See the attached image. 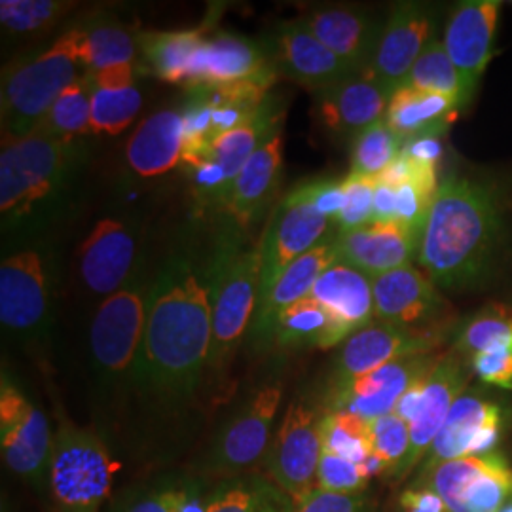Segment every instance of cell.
<instances>
[{
	"label": "cell",
	"instance_id": "obj_2",
	"mask_svg": "<svg viewBox=\"0 0 512 512\" xmlns=\"http://www.w3.org/2000/svg\"><path fill=\"white\" fill-rule=\"evenodd\" d=\"M499 241L494 192L467 177H446L421 226L418 260L437 287L463 289L492 270Z\"/></svg>",
	"mask_w": 512,
	"mask_h": 512
},
{
	"label": "cell",
	"instance_id": "obj_14",
	"mask_svg": "<svg viewBox=\"0 0 512 512\" xmlns=\"http://www.w3.org/2000/svg\"><path fill=\"white\" fill-rule=\"evenodd\" d=\"M433 29L435 19L425 6L416 2L397 4L384 25L370 65L361 76L389 93L397 92L433 40Z\"/></svg>",
	"mask_w": 512,
	"mask_h": 512
},
{
	"label": "cell",
	"instance_id": "obj_37",
	"mask_svg": "<svg viewBox=\"0 0 512 512\" xmlns=\"http://www.w3.org/2000/svg\"><path fill=\"white\" fill-rule=\"evenodd\" d=\"M404 86L421 92L440 93L452 97L461 107L471 99L456 65L452 63L450 55L446 54L442 40L437 38H433L427 44L420 59L414 63Z\"/></svg>",
	"mask_w": 512,
	"mask_h": 512
},
{
	"label": "cell",
	"instance_id": "obj_29",
	"mask_svg": "<svg viewBox=\"0 0 512 512\" xmlns=\"http://www.w3.org/2000/svg\"><path fill=\"white\" fill-rule=\"evenodd\" d=\"M310 296L321 302L349 334L365 329L376 317L372 279L340 260L317 279Z\"/></svg>",
	"mask_w": 512,
	"mask_h": 512
},
{
	"label": "cell",
	"instance_id": "obj_8",
	"mask_svg": "<svg viewBox=\"0 0 512 512\" xmlns=\"http://www.w3.org/2000/svg\"><path fill=\"white\" fill-rule=\"evenodd\" d=\"M321 418L308 404L293 401L266 454L268 478L300 505L317 490V469L323 454Z\"/></svg>",
	"mask_w": 512,
	"mask_h": 512
},
{
	"label": "cell",
	"instance_id": "obj_47",
	"mask_svg": "<svg viewBox=\"0 0 512 512\" xmlns=\"http://www.w3.org/2000/svg\"><path fill=\"white\" fill-rule=\"evenodd\" d=\"M473 370L484 384L512 391V344L476 353Z\"/></svg>",
	"mask_w": 512,
	"mask_h": 512
},
{
	"label": "cell",
	"instance_id": "obj_48",
	"mask_svg": "<svg viewBox=\"0 0 512 512\" xmlns=\"http://www.w3.org/2000/svg\"><path fill=\"white\" fill-rule=\"evenodd\" d=\"M306 202L313 205L323 217L336 222L344 205H346V194L342 183L336 181H310V183L300 184L296 188Z\"/></svg>",
	"mask_w": 512,
	"mask_h": 512
},
{
	"label": "cell",
	"instance_id": "obj_13",
	"mask_svg": "<svg viewBox=\"0 0 512 512\" xmlns=\"http://www.w3.org/2000/svg\"><path fill=\"white\" fill-rule=\"evenodd\" d=\"M281 395V384L262 385L222 427L213 448V469L217 473H243L268 454Z\"/></svg>",
	"mask_w": 512,
	"mask_h": 512
},
{
	"label": "cell",
	"instance_id": "obj_33",
	"mask_svg": "<svg viewBox=\"0 0 512 512\" xmlns=\"http://www.w3.org/2000/svg\"><path fill=\"white\" fill-rule=\"evenodd\" d=\"M279 118H281L279 110L275 109L274 103L268 97L266 103L256 110L255 114H251L243 124H239L238 128L222 133L209 143L205 154L211 160H215L224 173L226 198L236 183L243 165L249 162V158L258 148L262 147L266 141H270L275 133H279V126H277Z\"/></svg>",
	"mask_w": 512,
	"mask_h": 512
},
{
	"label": "cell",
	"instance_id": "obj_41",
	"mask_svg": "<svg viewBox=\"0 0 512 512\" xmlns=\"http://www.w3.org/2000/svg\"><path fill=\"white\" fill-rule=\"evenodd\" d=\"M141 107H143V95L137 86L92 88L90 133L93 135L122 133L137 118Z\"/></svg>",
	"mask_w": 512,
	"mask_h": 512
},
{
	"label": "cell",
	"instance_id": "obj_19",
	"mask_svg": "<svg viewBox=\"0 0 512 512\" xmlns=\"http://www.w3.org/2000/svg\"><path fill=\"white\" fill-rule=\"evenodd\" d=\"M418 241L420 236L397 220H372L348 234H338L336 249L340 262L374 279L412 266L418 256Z\"/></svg>",
	"mask_w": 512,
	"mask_h": 512
},
{
	"label": "cell",
	"instance_id": "obj_27",
	"mask_svg": "<svg viewBox=\"0 0 512 512\" xmlns=\"http://www.w3.org/2000/svg\"><path fill=\"white\" fill-rule=\"evenodd\" d=\"M338 262L336 239H325L310 253L300 256L275 281L274 287L262 296L256 304L253 334L260 340H266L275 319L291 308L302 298H308L317 279L329 270L332 264Z\"/></svg>",
	"mask_w": 512,
	"mask_h": 512
},
{
	"label": "cell",
	"instance_id": "obj_30",
	"mask_svg": "<svg viewBox=\"0 0 512 512\" xmlns=\"http://www.w3.org/2000/svg\"><path fill=\"white\" fill-rule=\"evenodd\" d=\"M494 421H503V410L499 404L484 399L476 391L463 393L452 406L437 439L433 440L427 452L425 471L429 473L440 463L452 459L467 458L476 435Z\"/></svg>",
	"mask_w": 512,
	"mask_h": 512
},
{
	"label": "cell",
	"instance_id": "obj_11",
	"mask_svg": "<svg viewBox=\"0 0 512 512\" xmlns=\"http://www.w3.org/2000/svg\"><path fill=\"white\" fill-rule=\"evenodd\" d=\"M330 222L296 188L283 198L258 247L262 256L258 300L266 296L294 260L325 241Z\"/></svg>",
	"mask_w": 512,
	"mask_h": 512
},
{
	"label": "cell",
	"instance_id": "obj_54",
	"mask_svg": "<svg viewBox=\"0 0 512 512\" xmlns=\"http://www.w3.org/2000/svg\"><path fill=\"white\" fill-rule=\"evenodd\" d=\"M374 220H380V222L397 220V188L395 186L376 181Z\"/></svg>",
	"mask_w": 512,
	"mask_h": 512
},
{
	"label": "cell",
	"instance_id": "obj_55",
	"mask_svg": "<svg viewBox=\"0 0 512 512\" xmlns=\"http://www.w3.org/2000/svg\"><path fill=\"white\" fill-rule=\"evenodd\" d=\"M431 372H433V370H431ZM431 372H429V374H431ZM429 374H427L425 378L418 380L416 384L412 385V387L404 393L403 397H401V401L397 403L395 410H393V414H397V416H399L401 420L406 421L408 425H410L412 421L416 420V416H418L421 397H423V389H425V382H427Z\"/></svg>",
	"mask_w": 512,
	"mask_h": 512
},
{
	"label": "cell",
	"instance_id": "obj_39",
	"mask_svg": "<svg viewBox=\"0 0 512 512\" xmlns=\"http://www.w3.org/2000/svg\"><path fill=\"white\" fill-rule=\"evenodd\" d=\"M403 145V141L389 129L385 120L376 122L353 139L349 175L376 181L397 160Z\"/></svg>",
	"mask_w": 512,
	"mask_h": 512
},
{
	"label": "cell",
	"instance_id": "obj_38",
	"mask_svg": "<svg viewBox=\"0 0 512 512\" xmlns=\"http://www.w3.org/2000/svg\"><path fill=\"white\" fill-rule=\"evenodd\" d=\"M92 122V86L88 73L82 74L74 84L57 97L54 107L46 114L37 129L59 137L76 141L90 133Z\"/></svg>",
	"mask_w": 512,
	"mask_h": 512
},
{
	"label": "cell",
	"instance_id": "obj_49",
	"mask_svg": "<svg viewBox=\"0 0 512 512\" xmlns=\"http://www.w3.org/2000/svg\"><path fill=\"white\" fill-rule=\"evenodd\" d=\"M294 512H365L363 494H334L325 490H313Z\"/></svg>",
	"mask_w": 512,
	"mask_h": 512
},
{
	"label": "cell",
	"instance_id": "obj_15",
	"mask_svg": "<svg viewBox=\"0 0 512 512\" xmlns=\"http://www.w3.org/2000/svg\"><path fill=\"white\" fill-rule=\"evenodd\" d=\"M439 359V355L433 353L404 357L365 376L336 384L330 410L349 412L366 421L387 416L395 410L404 393L437 366Z\"/></svg>",
	"mask_w": 512,
	"mask_h": 512
},
{
	"label": "cell",
	"instance_id": "obj_25",
	"mask_svg": "<svg viewBox=\"0 0 512 512\" xmlns=\"http://www.w3.org/2000/svg\"><path fill=\"white\" fill-rule=\"evenodd\" d=\"M275 73L264 50L247 38L220 33L207 38L194 57L188 90Z\"/></svg>",
	"mask_w": 512,
	"mask_h": 512
},
{
	"label": "cell",
	"instance_id": "obj_4",
	"mask_svg": "<svg viewBox=\"0 0 512 512\" xmlns=\"http://www.w3.org/2000/svg\"><path fill=\"white\" fill-rule=\"evenodd\" d=\"M78 152L74 141L52 137L37 129L0 154V211L4 222L35 215L69 183Z\"/></svg>",
	"mask_w": 512,
	"mask_h": 512
},
{
	"label": "cell",
	"instance_id": "obj_16",
	"mask_svg": "<svg viewBox=\"0 0 512 512\" xmlns=\"http://www.w3.org/2000/svg\"><path fill=\"white\" fill-rule=\"evenodd\" d=\"M374 313L380 323L439 332L442 319L450 313L448 302L440 296L429 275L414 266H404L372 279Z\"/></svg>",
	"mask_w": 512,
	"mask_h": 512
},
{
	"label": "cell",
	"instance_id": "obj_45",
	"mask_svg": "<svg viewBox=\"0 0 512 512\" xmlns=\"http://www.w3.org/2000/svg\"><path fill=\"white\" fill-rule=\"evenodd\" d=\"M368 476L359 463L323 452L317 469V490L334 494H361L368 484Z\"/></svg>",
	"mask_w": 512,
	"mask_h": 512
},
{
	"label": "cell",
	"instance_id": "obj_44",
	"mask_svg": "<svg viewBox=\"0 0 512 512\" xmlns=\"http://www.w3.org/2000/svg\"><path fill=\"white\" fill-rule=\"evenodd\" d=\"M370 442L372 454L384 461L387 473L399 475L410 450V425L391 412L370 421Z\"/></svg>",
	"mask_w": 512,
	"mask_h": 512
},
{
	"label": "cell",
	"instance_id": "obj_24",
	"mask_svg": "<svg viewBox=\"0 0 512 512\" xmlns=\"http://www.w3.org/2000/svg\"><path fill=\"white\" fill-rule=\"evenodd\" d=\"M300 25L359 74L370 65L384 31V25L368 12L348 6L315 10L300 19Z\"/></svg>",
	"mask_w": 512,
	"mask_h": 512
},
{
	"label": "cell",
	"instance_id": "obj_42",
	"mask_svg": "<svg viewBox=\"0 0 512 512\" xmlns=\"http://www.w3.org/2000/svg\"><path fill=\"white\" fill-rule=\"evenodd\" d=\"M509 344H512V306L499 302L478 311L458 336L459 351L471 357Z\"/></svg>",
	"mask_w": 512,
	"mask_h": 512
},
{
	"label": "cell",
	"instance_id": "obj_6",
	"mask_svg": "<svg viewBox=\"0 0 512 512\" xmlns=\"http://www.w3.org/2000/svg\"><path fill=\"white\" fill-rule=\"evenodd\" d=\"M118 463L92 431L59 423L48 467V488L57 512H99L109 499Z\"/></svg>",
	"mask_w": 512,
	"mask_h": 512
},
{
	"label": "cell",
	"instance_id": "obj_31",
	"mask_svg": "<svg viewBox=\"0 0 512 512\" xmlns=\"http://www.w3.org/2000/svg\"><path fill=\"white\" fill-rule=\"evenodd\" d=\"M459 107L452 97L403 86L391 95L385 124L403 143L425 135H442L454 122Z\"/></svg>",
	"mask_w": 512,
	"mask_h": 512
},
{
	"label": "cell",
	"instance_id": "obj_17",
	"mask_svg": "<svg viewBox=\"0 0 512 512\" xmlns=\"http://www.w3.org/2000/svg\"><path fill=\"white\" fill-rule=\"evenodd\" d=\"M442 342L440 332L403 329L387 323H370L344 342L336 361V384L399 361L404 357L433 353Z\"/></svg>",
	"mask_w": 512,
	"mask_h": 512
},
{
	"label": "cell",
	"instance_id": "obj_26",
	"mask_svg": "<svg viewBox=\"0 0 512 512\" xmlns=\"http://www.w3.org/2000/svg\"><path fill=\"white\" fill-rule=\"evenodd\" d=\"M283 171V137L281 131L256 150L239 171L238 179L228 192L222 211L238 226H251L262 217L266 205L277 194Z\"/></svg>",
	"mask_w": 512,
	"mask_h": 512
},
{
	"label": "cell",
	"instance_id": "obj_51",
	"mask_svg": "<svg viewBox=\"0 0 512 512\" xmlns=\"http://www.w3.org/2000/svg\"><path fill=\"white\" fill-rule=\"evenodd\" d=\"M401 152L412 162L437 167L440 158H442L444 147H442L440 135H425V137H416V139L406 141Z\"/></svg>",
	"mask_w": 512,
	"mask_h": 512
},
{
	"label": "cell",
	"instance_id": "obj_34",
	"mask_svg": "<svg viewBox=\"0 0 512 512\" xmlns=\"http://www.w3.org/2000/svg\"><path fill=\"white\" fill-rule=\"evenodd\" d=\"M78 55L86 73H97L116 65L133 63L137 38L120 21L97 16L73 27Z\"/></svg>",
	"mask_w": 512,
	"mask_h": 512
},
{
	"label": "cell",
	"instance_id": "obj_56",
	"mask_svg": "<svg viewBox=\"0 0 512 512\" xmlns=\"http://www.w3.org/2000/svg\"><path fill=\"white\" fill-rule=\"evenodd\" d=\"M499 512H512V505H505Z\"/></svg>",
	"mask_w": 512,
	"mask_h": 512
},
{
	"label": "cell",
	"instance_id": "obj_40",
	"mask_svg": "<svg viewBox=\"0 0 512 512\" xmlns=\"http://www.w3.org/2000/svg\"><path fill=\"white\" fill-rule=\"evenodd\" d=\"M323 452L336 454L353 463H363L372 454L370 421L349 412L330 410L319 423Z\"/></svg>",
	"mask_w": 512,
	"mask_h": 512
},
{
	"label": "cell",
	"instance_id": "obj_36",
	"mask_svg": "<svg viewBox=\"0 0 512 512\" xmlns=\"http://www.w3.org/2000/svg\"><path fill=\"white\" fill-rule=\"evenodd\" d=\"M207 512H294L293 501L264 476L222 482L209 495Z\"/></svg>",
	"mask_w": 512,
	"mask_h": 512
},
{
	"label": "cell",
	"instance_id": "obj_3",
	"mask_svg": "<svg viewBox=\"0 0 512 512\" xmlns=\"http://www.w3.org/2000/svg\"><path fill=\"white\" fill-rule=\"evenodd\" d=\"M84 73L73 29L42 54L10 65L2 78V145L35 133L57 97Z\"/></svg>",
	"mask_w": 512,
	"mask_h": 512
},
{
	"label": "cell",
	"instance_id": "obj_50",
	"mask_svg": "<svg viewBox=\"0 0 512 512\" xmlns=\"http://www.w3.org/2000/svg\"><path fill=\"white\" fill-rule=\"evenodd\" d=\"M183 488H162L150 494L131 499L128 505L118 512H181Z\"/></svg>",
	"mask_w": 512,
	"mask_h": 512
},
{
	"label": "cell",
	"instance_id": "obj_35",
	"mask_svg": "<svg viewBox=\"0 0 512 512\" xmlns=\"http://www.w3.org/2000/svg\"><path fill=\"white\" fill-rule=\"evenodd\" d=\"M207 38L203 29L145 33L137 38L148 69L167 84L186 86L190 82L194 57Z\"/></svg>",
	"mask_w": 512,
	"mask_h": 512
},
{
	"label": "cell",
	"instance_id": "obj_5",
	"mask_svg": "<svg viewBox=\"0 0 512 512\" xmlns=\"http://www.w3.org/2000/svg\"><path fill=\"white\" fill-rule=\"evenodd\" d=\"M260 270V249H241L228 243L220 245L203 272L213 308V338L207 370L219 380L255 315Z\"/></svg>",
	"mask_w": 512,
	"mask_h": 512
},
{
	"label": "cell",
	"instance_id": "obj_18",
	"mask_svg": "<svg viewBox=\"0 0 512 512\" xmlns=\"http://www.w3.org/2000/svg\"><path fill=\"white\" fill-rule=\"evenodd\" d=\"M501 6L497 0H467L459 4L446 23L442 44L469 95L475 93L492 61Z\"/></svg>",
	"mask_w": 512,
	"mask_h": 512
},
{
	"label": "cell",
	"instance_id": "obj_32",
	"mask_svg": "<svg viewBox=\"0 0 512 512\" xmlns=\"http://www.w3.org/2000/svg\"><path fill=\"white\" fill-rule=\"evenodd\" d=\"M348 330L315 298H302L275 319L266 342L281 348L329 349L348 340Z\"/></svg>",
	"mask_w": 512,
	"mask_h": 512
},
{
	"label": "cell",
	"instance_id": "obj_9",
	"mask_svg": "<svg viewBox=\"0 0 512 512\" xmlns=\"http://www.w3.org/2000/svg\"><path fill=\"white\" fill-rule=\"evenodd\" d=\"M54 437L44 412L31 403L16 385L2 380L0 389V446L8 469L25 482L42 488Z\"/></svg>",
	"mask_w": 512,
	"mask_h": 512
},
{
	"label": "cell",
	"instance_id": "obj_22",
	"mask_svg": "<svg viewBox=\"0 0 512 512\" xmlns=\"http://www.w3.org/2000/svg\"><path fill=\"white\" fill-rule=\"evenodd\" d=\"M391 95L359 74L315 93L313 112L321 128L330 135L355 139L361 131L385 120Z\"/></svg>",
	"mask_w": 512,
	"mask_h": 512
},
{
	"label": "cell",
	"instance_id": "obj_28",
	"mask_svg": "<svg viewBox=\"0 0 512 512\" xmlns=\"http://www.w3.org/2000/svg\"><path fill=\"white\" fill-rule=\"evenodd\" d=\"M183 141V112L158 110L150 114L129 137L126 148L129 169L141 179L165 175L181 164Z\"/></svg>",
	"mask_w": 512,
	"mask_h": 512
},
{
	"label": "cell",
	"instance_id": "obj_53",
	"mask_svg": "<svg viewBox=\"0 0 512 512\" xmlns=\"http://www.w3.org/2000/svg\"><path fill=\"white\" fill-rule=\"evenodd\" d=\"M92 88H129L135 86V67L133 63L116 65L97 73H88Z\"/></svg>",
	"mask_w": 512,
	"mask_h": 512
},
{
	"label": "cell",
	"instance_id": "obj_7",
	"mask_svg": "<svg viewBox=\"0 0 512 512\" xmlns=\"http://www.w3.org/2000/svg\"><path fill=\"white\" fill-rule=\"evenodd\" d=\"M147 296L135 285H126L107 296L93 315L90 351L97 374L105 382L133 378L143 344Z\"/></svg>",
	"mask_w": 512,
	"mask_h": 512
},
{
	"label": "cell",
	"instance_id": "obj_21",
	"mask_svg": "<svg viewBox=\"0 0 512 512\" xmlns=\"http://www.w3.org/2000/svg\"><path fill=\"white\" fill-rule=\"evenodd\" d=\"M467 384L469 372L463 365V359L442 355L425 382L418 416L410 423V450L399 471L401 478L408 475L429 452L452 406L465 393Z\"/></svg>",
	"mask_w": 512,
	"mask_h": 512
},
{
	"label": "cell",
	"instance_id": "obj_46",
	"mask_svg": "<svg viewBox=\"0 0 512 512\" xmlns=\"http://www.w3.org/2000/svg\"><path fill=\"white\" fill-rule=\"evenodd\" d=\"M342 188L346 194V205L336 224L340 228V234H348L351 230H357L374 220L376 181L348 175V179L342 181Z\"/></svg>",
	"mask_w": 512,
	"mask_h": 512
},
{
	"label": "cell",
	"instance_id": "obj_1",
	"mask_svg": "<svg viewBox=\"0 0 512 512\" xmlns=\"http://www.w3.org/2000/svg\"><path fill=\"white\" fill-rule=\"evenodd\" d=\"M211 338L205 275L186 258H173L148 291L145 334L131 380L164 401L190 399L207 370Z\"/></svg>",
	"mask_w": 512,
	"mask_h": 512
},
{
	"label": "cell",
	"instance_id": "obj_20",
	"mask_svg": "<svg viewBox=\"0 0 512 512\" xmlns=\"http://www.w3.org/2000/svg\"><path fill=\"white\" fill-rule=\"evenodd\" d=\"M137 239L129 224L99 220L80 249V275L90 293L110 296L126 287L135 266Z\"/></svg>",
	"mask_w": 512,
	"mask_h": 512
},
{
	"label": "cell",
	"instance_id": "obj_23",
	"mask_svg": "<svg viewBox=\"0 0 512 512\" xmlns=\"http://www.w3.org/2000/svg\"><path fill=\"white\" fill-rule=\"evenodd\" d=\"M275 59L279 69L313 93L323 92L353 76H359L344 59L311 35L300 21H287L275 37Z\"/></svg>",
	"mask_w": 512,
	"mask_h": 512
},
{
	"label": "cell",
	"instance_id": "obj_12",
	"mask_svg": "<svg viewBox=\"0 0 512 512\" xmlns=\"http://www.w3.org/2000/svg\"><path fill=\"white\" fill-rule=\"evenodd\" d=\"M50 321V285L44 256L21 249L0 264V323L25 338H38Z\"/></svg>",
	"mask_w": 512,
	"mask_h": 512
},
{
	"label": "cell",
	"instance_id": "obj_52",
	"mask_svg": "<svg viewBox=\"0 0 512 512\" xmlns=\"http://www.w3.org/2000/svg\"><path fill=\"white\" fill-rule=\"evenodd\" d=\"M404 512H448L444 501L431 488H410L401 495Z\"/></svg>",
	"mask_w": 512,
	"mask_h": 512
},
{
	"label": "cell",
	"instance_id": "obj_43",
	"mask_svg": "<svg viewBox=\"0 0 512 512\" xmlns=\"http://www.w3.org/2000/svg\"><path fill=\"white\" fill-rule=\"evenodd\" d=\"M74 2L65 0H2L0 23L16 35L42 33L73 10Z\"/></svg>",
	"mask_w": 512,
	"mask_h": 512
},
{
	"label": "cell",
	"instance_id": "obj_10",
	"mask_svg": "<svg viewBox=\"0 0 512 512\" xmlns=\"http://www.w3.org/2000/svg\"><path fill=\"white\" fill-rule=\"evenodd\" d=\"M427 488L448 512H499L512 492V471L499 454L467 456L429 471Z\"/></svg>",
	"mask_w": 512,
	"mask_h": 512
}]
</instances>
